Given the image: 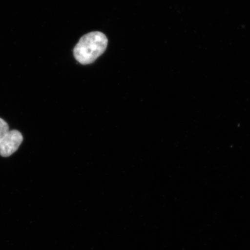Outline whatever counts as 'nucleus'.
I'll list each match as a JSON object with an SVG mask.
<instances>
[{"label": "nucleus", "mask_w": 250, "mask_h": 250, "mask_svg": "<svg viewBox=\"0 0 250 250\" xmlns=\"http://www.w3.org/2000/svg\"><path fill=\"white\" fill-rule=\"evenodd\" d=\"M107 45L104 34L100 31L86 34L74 47V58L81 64H91L104 52Z\"/></svg>", "instance_id": "obj_1"}, {"label": "nucleus", "mask_w": 250, "mask_h": 250, "mask_svg": "<svg viewBox=\"0 0 250 250\" xmlns=\"http://www.w3.org/2000/svg\"><path fill=\"white\" fill-rule=\"evenodd\" d=\"M23 140L22 134L18 130H9L0 142V155L10 156L17 151Z\"/></svg>", "instance_id": "obj_2"}, {"label": "nucleus", "mask_w": 250, "mask_h": 250, "mask_svg": "<svg viewBox=\"0 0 250 250\" xmlns=\"http://www.w3.org/2000/svg\"><path fill=\"white\" fill-rule=\"evenodd\" d=\"M9 130L8 125L6 122L0 118V142Z\"/></svg>", "instance_id": "obj_3"}]
</instances>
